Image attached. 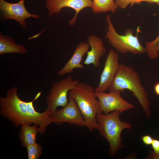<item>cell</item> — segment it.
Returning <instances> with one entry per match:
<instances>
[{"mask_svg":"<svg viewBox=\"0 0 159 159\" xmlns=\"http://www.w3.org/2000/svg\"><path fill=\"white\" fill-rule=\"evenodd\" d=\"M17 88L14 87L8 89L6 97H0L1 115L10 120L16 127L32 123L39 126V132L42 134L47 126L51 123L50 115L47 111L40 113L35 109L34 102L39 98L42 91L33 100L26 102L21 100L17 94Z\"/></svg>","mask_w":159,"mask_h":159,"instance_id":"1","label":"cell"},{"mask_svg":"<svg viewBox=\"0 0 159 159\" xmlns=\"http://www.w3.org/2000/svg\"><path fill=\"white\" fill-rule=\"evenodd\" d=\"M138 73L132 68L123 64H120L118 70L108 90L109 92L118 91L120 92L127 90L132 93L142 108L146 118L151 117L150 102L148 93L141 84Z\"/></svg>","mask_w":159,"mask_h":159,"instance_id":"2","label":"cell"},{"mask_svg":"<svg viewBox=\"0 0 159 159\" xmlns=\"http://www.w3.org/2000/svg\"><path fill=\"white\" fill-rule=\"evenodd\" d=\"M69 95L73 98L83 117L85 127L90 131L97 130L96 116L102 112L95 89L87 83L80 82L70 90Z\"/></svg>","mask_w":159,"mask_h":159,"instance_id":"3","label":"cell"},{"mask_svg":"<svg viewBox=\"0 0 159 159\" xmlns=\"http://www.w3.org/2000/svg\"><path fill=\"white\" fill-rule=\"evenodd\" d=\"M120 113L116 110L106 114L100 113L96 116L97 130L100 135L108 142V152L111 156H114L119 150L124 147L122 143L121 134L122 130L132 128L129 122L120 120Z\"/></svg>","mask_w":159,"mask_h":159,"instance_id":"4","label":"cell"},{"mask_svg":"<svg viewBox=\"0 0 159 159\" xmlns=\"http://www.w3.org/2000/svg\"><path fill=\"white\" fill-rule=\"evenodd\" d=\"M106 34L105 38L110 45L118 52L125 54L130 52L134 54H139L146 52L145 47L140 43L138 38L133 35V31L129 29L125 31L124 35L118 34L112 24L110 15H107L105 17Z\"/></svg>","mask_w":159,"mask_h":159,"instance_id":"5","label":"cell"},{"mask_svg":"<svg viewBox=\"0 0 159 159\" xmlns=\"http://www.w3.org/2000/svg\"><path fill=\"white\" fill-rule=\"evenodd\" d=\"M80 82L77 80H73L71 75L59 81L54 82L47 97V107L45 111L50 115L60 106L63 107L68 103V92Z\"/></svg>","mask_w":159,"mask_h":159,"instance_id":"6","label":"cell"},{"mask_svg":"<svg viewBox=\"0 0 159 159\" xmlns=\"http://www.w3.org/2000/svg\"><path fill=\"white\" fill-rule=\"evenodd\" d=\"M25 1L20 0L17 3H11L4 0H0V17L1 20H14L22 27L25 28L26 25L25 21L26 19L31 17L39 18V15L31 14L26 10L25 6Z\"/></svg>","mask_w":159,"mask_h":159,"instance_id":"7","label":"cell"},{"mask_svg":"<svg viewBox=\"0 0 159 159\" xmlns=\"http://www.w3.org/2000/svg\"><path fill=\"white\" fill-rule=\"evenodd\" d=\"M102 113L106 114L114 111H118L120 113L135 109L136 107L125 100L121 97L120 92L113 91L109 93L95 92Z\"/></svg>","mask_w":159,"mask_h":159,"instance_id":"8","label":"cell"},{"mask_svg":"<svg viewBox=\"0 0 159 159\" xmlns=\"http://www.w3.org/2000/svg\"><path fill=\"white\" fill-rule=\"evenodd\" d=\"M68 104L50 116L52 123L60 124L67 122L85 126L84 118L73 98L69 96Z\"/></svg>","mask_w":159,"mask_h":159,"instance_id":"9","label":"cell"},{"mask_svg":"<svg viewBox=\"0 0 159 159\" xmlns=\"http://www.w3.org/2000/svg\"><path fill=\"white\" fill-rule=\"evenodd\" d=\"M92 0H46V3L50 17L54 14L59 13L62 8L64 7L74 9L75 14L68 22L69 24L72 26L74 24L78 14L82 10L87 7L92 8Z\"/></svg>","mask_w":159,"mask_h":159,"instance_id":"10","label":"cell"},{"mask_svg":"<svg viewBox=\"0 0 159 159\" xmlns=\"http://www.w3.org/2000/svg\"><path fill=\"white\" fill-rule=\"evenodd\" d=\"M120 65L118 54L111 49L105 60L99 84L95 89V92H105L108 90L118 70Z\"/></svg>","mask_w":159,"mask_h":159,"instance_id":"11","label":"cell"},{"mask_svg":"<svg viewBox=\"0 0 159 159\" xmlns=\"http://www.w3.org/2000/svg\"><path fill=\"white\" fill-rule=\"evenodd\" d=\"M87 38L91 50L87 52V56L83 63L87 65L92 64L94 67H99L100 66V60L106 52L103 41L94 34L88 36Z\"/></svg>","mask_w":159,"mask_h":159,"instance_id":"12","label":"cell"},{"mask_svg":"<svg viewBox=\"0 0 159 159\" xmlns=\"http://www.w3.org/2000/svg\"><path fill=\"white\" fill-rule=\"evenodd\" d=\"M90 46L88 43L82 41L76 46L73 54L64 66L57 72L59 76H63L73 72L76 68L83 69L85 67L81 63L83 57L89 51Z\"/></svg>","mask_w":159,"mask_h":159,"instance_id":"13","label":"cell"},{"mask_svg":"<svg viewBox=\"0 0 159 159\" xmlns=\"http://www.w3.org/2000/svg\"><path fill=\"white\" fill-rule=\"evenodd\" d=\"M27 52L25 47L16 44L14 39L7 35L0 33V54L7 53L24 54Z\"/></svg>","mask_w":159,"mask_h":159,"instance_id":"14","label":"cell"},{"mask_svg":"<svg viewBox=\"0 0 159 159\" xmlns=\"http://www.w3.org/2000/svg\"><path fill=\"white\" fill-rule=\"evenodd\" d=\"M38 132V128L36 125L32 126L27 124L22 125L19 137L22 146L26 147L36 143V136Z\"/></svg>","mask_w":159,"mask_h":159,"instance_id":"15","label":"cell"},{"mask_svg":"<svg viewBox=\"0 0 159 159\" xmlns=\"http://www.w3.org/2000/svg\"><path fill=\"white\" fill-rule=\"evenodd\" d=\"M92 11L95 14L111 11L115 12L118 7L113 0H92Z\"/></svg>","mask_w":159,"mask_h":159,"instance_id":"16","label":"cell"},{"mask_svg":"<svg viewBox=\"0 0 159 159\" xmlns=\"http://www.w3.org/2000/svg\"><path fill=\"white\" fill-rule=\"evenodd\" d=\"M146 52L151 59H155L159 57V36L154 40L145 43Z\"/></svg>","mask_w":159,"mask_h":159,"instance_id":"17","label":"cell"},{"mask_svg":"<svg viewBox=\"0 0 159 159\" xmlns=\"http://www.w3.org/2000/svg\"><path fill=\"white\" fill-rule=\"evenodd\" d=\"M27 148L28 159H38L42 153V148L37 143L28 146Z\"/></svg>","mask_w":159,"mask_h":159,"instance_id":"18","label":"cell"},{"mask_svg":"<svg viewBox=\"0 0 159 159\" xmlns=\"http://www.w3.org/2000/svg\"><path fill=\"white\" fill-rule=\"evenodd\" d=\"M131 1V0H115V3L118 7L124 9L130 4Z\"/></svg>","mask_w":159,"mask_h":159,"instance_id":"19","label":"cell"},{"mask_svg":"<svg viewBox=\"0 0 159 159\" xmlns=\"http://www.w3.org/2000/svg\"><path fill=\"white\" fill-rule=\"evenodd\" d=\"M153 138L151 136L149 135H145L141 137V140L143 143L147 145L151 144Z\"/></svg>","mask_w":159,"mask_h":159,"instance_id":"20","label":"cell"},{"mask_svg":"<svg viewBox=\"0 0 159 159\" xmlns=\"http://www.w3.org/2000/svg\"><path fill=\"white\" fill-rule=\"evenodd\" d=\"M151 145L154 152L159 154V140L153 138Z\"/></svg>","mask_w":159,"mask_h":159,"instance_id":"21","label":"cell"},{"mask_svg":"<svg viewBox=\"0 0 159 159\" xmlns=\"http://www.w3.org/2000/svg\"><path fill=\"white\" fill-rule=\"evenodd\" d=\"M146 159H159V154L155 153L153 150H150Z\"/></svg>","mask_w":159,"mask_h":159,"instance_id":"22","label":"cell"},{"mask_svg":"<svg viewBox=\"0 0 159 159\" xmlns=\"http://www.w3.org/2000/svg\"><path fill=\"white\" fill-rule=\"evenodd\" d=\"M142 1L148 2V0H131L130 4V6H132L135 4H140Z\"/></svg>","mask_w":159,"mask_h":159,"instance_id":"23","label":"cell"},{"mask_svg":"<svg viewBox=\"0 0 159 159\" xmlns=\"http://www.w3.org/2000/svg\"><path fill=\"white\" fill-rule=\"evenodd\" d=\"M154 90L156 94L159 96V82L155 85Z\"/></svg>","mask_w":159,"mask_h":159,"instance_id":"24","label":"cell"},{"mask_svg":"<svg viewBox=\"0 0 159 159\" xmlns=\"http://www.w3.org/2000/svg\"><path fill=\"white\" fill-rule=\"evenodd\" d=\"M148 3L150 4L156 3L159 5V0H148Z\"/></svg>","mask_w":159,"mask_h":159,"instance_id":"25","label":"cell"}]
</instances>
